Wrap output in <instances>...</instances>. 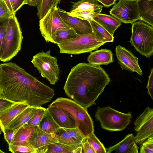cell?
I'll use <instances>...</instances> for the list:
<instances>
[{"label":"cell","instance_id":"1","mask_svg":"<svg viewBox=\"0 0 153 153\" xmlns=\"http://www.w3.org/2000/svg\"><path fill=\"white\" fill-rule=\"evenodd\" d=\"M0 66V94L4 98L39 107L54 96L53 89L16 63H1Z\"/></svg>","mask_w":153,"mask_h":153},{"label":"cell","instance_id":"2","mask_svg":"<svg viewBox=\"0 0 153 153\" xmlns=\"http://www.w3.org/2000/svg\"><path fill=\"white\" fill-rule=\"evenodd\" d=\"M111 79L100 65L80 63L71 69L64 86L70 99L87 109L93 105Z\"/></svg>","mask_w":153,"mask_h":153},{"label":"cell","instance_id":"3","mask_svg":"<svg viewBox=\"0 0 153 153\" xmlns=\"http://www.w3.org/2000/svg\"><path fill=\"white\" fill-rule=\"evenodd\" d=\"M49 106L59 107L70 113L75 120L78 130L84 137L86 138L94 133L93 122L87 109L73 100L64 97H59Z\"/></svg>","mask_w":153,"mask_h":153},{"label":"cell","instance_id":"4","mask_svg":"<svg viewBox=\"0 0 153 153\" xmlns=\"http://www.w3.org/2000/svg\"><path fill=\"white\" fill-rule=\"evenodd\" d=\"M130 42L141 55L149 59L153 54V27L142 21L132 23Z\"/></svg>","mask_w":153,"mask_h":153},{"label":"cell","instance_id":"5","mask_svg":"<svg viewBox=\"0 0 153 153\" xmlns=\"http://www.w3.org/2000/svg\"><path fill=\"white\" fill-rule=\"evenodd\" d=\"M131 113H125L115 110L110 106L98 107L95 117L99 121L104 129L111 131H121L129 124L132 118Z\"/></svg>","mask_w":153,"mask_h":153},{"label":"cell","instance_id":"6","mask_svg":"<svg viewBox=\"0 0 153 153\" xmlns=\"http://www.w3.org/2000/svg\"><path fill=\"white\" fill-rule=\"evenodd\" d=\"M105 43L97 39L92 32L78 35L74 39L57 45L60 53L76 55L91 52Z\"/></svg>","mask_w":153,"mask_h":153},{"label":"cell","instance_id":"7","mask_svg":"<svg viewBox=\"0 0 153 153\" xmlns=\"http://www.w3.org/2000/svg\"><path fill=\"white\" fill-rule=\"evenodd\" d=\"M23 39L19 23L15 16L9 20L0 60L4 62H7L16 56L21 49Z\"/></svg>","mask_w":153,"mask_h":153},{"label":"cell","instance_id":"8","mask_svg":"<svg viewBox=\"0 0 153 153\" xmlns=\"http://www.w3.org/2000/svg\"><path fill=\"white\" fill-rule=\"evenodd\" d=\"M50 53V50L39 52L33 56L31 62L41 76L54 85L59 79L60 69L57 58L51 56Z\"/></svg>","mask_w":153,"mask_h":153},{"label":"cell","instance_id":"9","mask_svg":"<svg viewBox=\"0 0 153 153\" xmlns=\"http://www.w3.org/2000/svg\"><path fill=\"white\" fill-rule=\"evenodd\" d=\"M39 30L46 42L53 43L56 32L70 28L63 21L58 11L57 6L52 7L39 21Z\"/></svg>","mask_w":153,"mask_h":153},{"label":"cell","instance_id":"10","mask_svg":"<svg viewBox=\"0 0 153 153\" xmlns=\"http://www.w3.org/2000/svg\"><path fill=\"white\" fill-rule=\"evenodd\" d=\"M137 0H120L114 4L109 13L120 22L132 23L140 20Z\"/></svg>","mask_w":153,"mask_h":153},{"label":"cell","instance_id":"11","mask_svg":"<svg viewBox=\"0 0 153 153\" xmlns=\"http://www.w3.org/2000/svg\"><path fill=\"white\" fill-rule=\"evenodd\" d=\"M137 133L134 137L137 144L140 145L146 139L153 136V109L148 106L134 122Z\"/></svg>","mask_w":153,"mask_h":153},{"label":"cell","instance_id":"12","mask_svg":"<svg viewBox=\"0 0 153 153\" xmlns=\"http://www.w3.org/2000/svg\"><path fill=\"white\" fill-rule=\"evenodd\" d=\"M115 52L118 62L122 70L136 72L142 76L143 72L139 65L138 59L132 53L120 45L117 46Z\"/></svg>","mask_w":153,"mask_h":153},{"label":"cell","instance_id":"13","mask_svg":"<svg viewBox=\"0 0 153 153\" xmlns=\"http://www.w3.org/2000/svg\"><path fill=\"white\" fill-rule=\"evenodd\" d=\"M58 13L66 24L73 29L78 35L86 34L92 32L89 22L69 15L68 12L57 7Z\"/></svg>","mask_w":153,"mask_h":153},{"label":"cell","instance_id":"14","mask_svg":"<svg viewBox=\"0 0 153 153\" xmlns=\"http://www.w3.org/2000/svg\"><path fill=\"white\" fill-rule=\"evenodd\" d=\"M56 142L57 141L54 134L46 133L37 126L30 143L36 153H46L47 146Z\"/></svg>","mask_w":153,"mask_h":153},{"label":"cell","instance_id":"15","mask_svg":"<svg viewBox=\"0 0 153 153\" xmlns=\"http://www.w3.org/2000/svg\"><path fill=\"white\" fill-rule=\"evenodd\" d=\"M47 109L59 127L64 128H76L74 118L67 111L57 107L49 106Z\"/></svg>","mask_w":153,"mask_h":153},{"label":"cell","instance_id":"16","mask_svg":"<svg viewBox=\"0 0 153 153\" xmlns=\"http://www.w3.org/2000/svg\"><path fill=\"white\" fill-rule=\"evenodd\" d=\"M30 106L25 102H18L0 112V128L2 131L19 114Z\"/></svg>","mask_w":153,"mask_h":153},{"label":"cell","instance_id":"17","mask_svg":"<svg viewBox=\"0 0 153 153\" xmlns=\"http://www.w3.org/2000/svg\"><path fill=\"white\" fill-rule=\"evenodd\" d=\"M107 153H138V147L133 134H129L117 144L106 148Z\"/></svg>","mask_w":153,"mask_h":153},{"label":"cell","instance_id":"18","mask_svg":"<svg viewBox=\"0 0 153 153\" xmlns=\"http://www.w3.org/2000/svg\"><path fill=\"white\" fill-rule=\"evenodd\" d=\"M37 126L24 125L20 127L16 132L10 145H22L32 147L30 142Z\"/></svg>","mask_w":153,"mask_h":153},{"label":"cell","instance_id":"19","mask_svg":"<svg viewBox=\"0 0 153 153\" xmlns=\"http://www.w3.org/2000/svg\"><path fill=\"white\" fill-rule=\"evenodd\" d=\"M87 60L89 63L100 65H107L114 61L113 54L109 49H101L91 52L88 56Z\"/></svg>","mask_w":153,"mask_h":153},{"label":"cell","instance_id":"20","mask_svg":"<svg viewBox=\"0 0 153 153\" xmlns=\"http://www.w3.org/2000/svg\"><path fill=\"white\" fill-rule=\"evenodd\" d=\"M92 19L113 36L116 30L121 24L120 22L113 16L101 13L96 14L93 17Z\"/></svg>","mask_w":153,"mask_h":153},{"label":"cell","instance_id":"21","mask_svg":"<svg viewBox=\"0 0 153 153\" xmlns=\"http://www.w3.org/2000/svg\"><path fill=\"white\" fill-rule=\"evenodd\" d=\"M38 107L29 106L19 114L6 128L16 129L24 125L32 117Z\"/></svg>","mask_w":153,"mask_h":153},{"label":"cell","instance_id":"22","mask_svg":"<svg viewBox=\"0 0 153 153\" xmlns=\"http://www.w3.org/2000/svg\"><path fill=\"white\" fill-rule=\"evenodd\" d=\"M141 21L153 27V0H137Z\"/></svg>","mask_w":153,"mask_h":153},{"label":"cell","instance_id":"23","mask_svg":"<svg viewBox=\"0 0 153 153\" xmlns=\"http://www.w3.org/2000/svg\"><path fill=\"white\" fill-rule=\"evenodd\" d=\"M72 3L71 12L91 10L99 13H100L102 8L97 0H80Z\"/></svg>","mask_w":153,"mask_h":153},{"label":"cell","instance_id":"24","mask_svg":"<svg viewBox=\"0 0 153 153\" xmlns=\"http://www.w3.org/2000/svg\"><path fill=\"white\" fill-rule=\"evenodd\" d=\"M38 126L43 131L52 134L59 127L53 120L47 108Z\"/></svg>","mask_w":153,"mask_h":153},{"label":"cell","instance_id":"25","mask_svg":"<svg viewBox=\"0 0 153 153\" xmlns=\"http://www.w3.org/2000/svg\"><path fill=\"white\" fill-rule=\"evenodd\" d=\"M89 22L92 27V32L97 39L105 43L114 41L113 36L105 28L93 19Z\"/></svg>","mask_w":153,"mask_h":153},{"label":"cell","instance_id":"26","mask_svg":"<svg viewBox=\"0 0 153 153\" xmlns=\"http://www.w3.org/2000/svg\"><path fill=\"white\" fill-rule=\"evenodd\" d=\"M78 35L71 28L60 29L56 32L53 38V43L58 44L66 42L76 38Z\"/></svg>","mask_w":153,"mask_h":153},{"label":"cell","instance_id":"27","mask_svg":"<svg viewBox=\"0 0 153 153\" xmlns=\"http://www.w3.org/2000/svg\"><path fill=\"white\" fill-rule=\"evenodd\" d=\"M82 144L67 145L56 142L47 146L46 153H73V151Z\"/></svg>","mask_w":153,"mask_h":153},{"label":"cell","instance_id":"28","mask_svg":"<svg viewBox=\"0 0 153 153\" xmlns=\"http://www.w3.org/2000/svg\"><path fill=\"white\" fill-rule=\"evenodd\" d=\"M53 134L58 143L67 145L77 144L64 128L59 127Z\"/></svg>","mask_w":153,"mask_h":153},{"label":"cell","instance_id":"29","mask_svg":"<svg viewBox=\"0 0 153 153\" xmlns=\"http://www.w3.org/2000/svg\"><path fill=\"white\" fill-rule=\"evenodd\" d=\"M86 140L90 144L96 153H107L106 148L94 133L86 138Z\"/></svg>","mask_w":153,"mask_h":153},{"label":"cell","instance_id":"30","mask_svg":"<svg viewBox=\"0 0 153 153\" xmlns=\"http://www.w3.org/2000/svg\"><path fill=\"white\" fill-rule=\"evenodd\" d=\"M97 14L91 10L78 11L68 12L69 15L78 18L80 19L89 21L92 19V18Z\"/></svg>","mask_w":153,"mask_h":153},{"label":"cell","instance_id":"31","mask_svg":"<svg viewBox=\"0 0 153 153\" xmlns=\"http://www.w3.org/2000/svg\"><path fill=\"white\" fill-rule=\"evenodd\" d=\"M46 108L41 106L38 107L30 120L25 125L26 126H38L44 114Z\"/></svg>","mask_w":153,"mask_h":153},{"label":"cell","instance_id":"32","mask_svg":"<svg viewBox=\"0 0 153 153\" xmlns=\"http://www.w3.org/2000/svg\"><path fill=\"white\" fill-rule=\"evenodd\" d=\"M9 19H6L0 20V59L4 47L7 28Z\"/></svg>","mask_w":153,"mask_h":153},{"label":"cell","instance_id":"33","mask_svg":"<svg viewBox=\"0 0 153 153\" xmlns=\"http://www.w3.org/2000/svg\"><path fill=\"white\" fill-rule=\"evenodd\" d=\"M52 0H41L37 7V16L39 19H42L51 8Z\"/></svg>","mask_w":153,"mask_h":153},{"label":"cell","instance_id":"34","mask_svg":"<svg viewBox=\"0 0 153 153\" xmlns=\"http://www.w3.org/2000/svg\"><path fill=\"white\" fill-rule=\"evenodd\" d=\"M69 135L76 143L82 144L86 138L79 132L76 128H64Z\"/></svg>","mask_w":153,"mask_h":153},{"label":"cell","instance_id":"35","mask_svg":"<svg viewBox=\"0 0 153 153\" xmlns=\"http://www.w3.org/2000/svg\"><path fill=\"white\" fill-rule=\"evenodd\" d=\"M8 149L10 151L13 153H36V150L33 148L24 145H8Z\"/></svg>","mask_w":153,"mask_h":153},{"label":"cell","instance_id":"36","mask_svg":"<svg viewBox=\"0 0 153 153\" xmlns=\"http://www.w3.org/2000/svg\"><path fill=\"white\" fill-rule=\"evenodd\" d=\"M140 145V153H153V136L146 139Z\"/></svg>","mask_w":153,"mask_h":153},{"label":"cell","instance_id":"37","mask_svg":"<svg viewBox=\"0 0 153 153\" xmlns=\"http://www.w3.org/2000/svg\"><path fill=\"white\" fill-rule=\"evenodd\" d=\"M14 16L5 3L2 0H0V20Z\"/></svg>","mask_w":153,"mask_h":153},{"label":"cell","instance_id":"38","mask_svg":"<svg viewBox=\"0 0 153 153\" xmlns=\"http://www.w3.org/2000/svg\"><path fill=\"white\" fill-rule=\"evenodd\" d=\"M19 128L14 129L6 128L2 131L4 134V139L8 143V145H11L14 136Z\"/></svg>","mask_w":153,"mask_h":153},{"label":"cell","instance_id":"39","mask_svg":"<svg viewBox=\"0 0 153 153\" xmlns=\"http://www.w3.org/2000/svg\"><path fill=\"white\" fill-rule=\"evenodd\" d=\"M18 102H16L4 98H0V112L11 106Z\"/></svg>","mask_w":153,"mask_h":153},{"label":"cell","instance_id":"40","mask_svg":"<svg viewBox=\"0 0 153 153\" xmlns=\"http://www.w3.org/2000/svg\"><path fill=\"white\" fill-rule=\"evenodd\" d=\"M148 93L150 95L152 99L153 100V69L152 68L151 73L149 76V79L147 86L146 87Z\"/></svg>","mask_w":153,"mask_h":153},{"label":"cell","instance_id":"41","mask_svg":"<svg viewBox=\"0 0 153 153\" xmlns=\"http://www.w3.org/2000/svg\"><path fill=\"white\" fill-rule=\"evenodd\" d=\"M25 4H27V0H13L12 7L15 14L23 5Z\"/></svg>","mask_w":153,"mask_h":153},{"label":"cell","instance_id":"42","mask_svg":"<svg viewBox=\"0 0 153 153\" xmlns=\"http://www.w3.org/2000/svg\"><path fill=\"white\" fill-rule=\"evenodd\" d=\"M82 148L83 153H96L94 150L86 140L82 144Z\"/></svg>","mask_w":153,"mask_h":153},{"label":"cell","instance_id":"43","mask_svg":"<svg viewBox=\"0 0 153 153\" xmlns=\"http://www.w3.org/2000/svg\"><path fill=\"white\" fill-rule=\"evenodd\" d=\"M101 3L105 7H108L115 4L116 0H97Z\"/></svg>","mask_w":153,"mask_h":153},{"label":"cell","instance_id":"44","mask_svg":"<svg viewBox=\"0 0 153 153\" xmlns=\"http://www.w3.org/2000/svg\"><path fill=\"white\" fill-rule=\"evenodd\" d=\"M41 0H27V4L31 6H38Z\"/></svg>","mask_w":153,"mask_h":153},{"label":"cell","instance_id":"45","mask_svg":"<svg viewBox=\"0 0 153 153\" xmlns=\"http://www.w3.org/2000/svg\"><path fill=\"white\" fill-rule=\"evenodd\" d=\"M6 4V5L8 7L10 10L11 13L14 16H15V14L13 11L12 6L10 0H2Z\"/></svg>","mask_w":153,"mask_h":153},{"label":"cell","instance_id":"46","mask_svg":"<svg viewBox=\"0 0 153 153\" xmlns=\"http://www.w3.org/2000/svg\"><path fill=\"white\" fill-rule=\"evenodd\" d=\"M83 149L82 146L78 147L75 149L73 151V153H82Z\"/></svg>","mask_w":153,"mask_h":153},{"label":"cell","instance_id":"47","mask_svg":"<svg viewBox=\"0 0 153 153\" xmlns=\"http://www.w3.org/2000/svg\"><path fill=\"white\" fill-rule=\"evenodd\" d=\"M61 0H52L51 7H54L57 6V4L60 3Z\"/></svg>","mask_w":153,"mask_h":153},{"label":"cell","instance_id":"48","mask_svg":"<svg viewBox=\"0 0 153 153\" xmlns=\"http://www.w3.org/2000/svg\"><path fill=\"white\" fill-rule=\"evenodd\" d=\"M4 97L1 94H0V98H4Z\"/></svg>","mask_w":153,"mask_h":153},{"label":"cell","instance_id":"49","mask_svg":"<svg viewBox=\"0 0 153 153\" xmlns=\"http://www.w3.org/2000/svg\"><path fill=\"white\" fill-rule=\"evenodd\" d=\"M0 153H4V152H3L1 150H0Z\"/></svg>","mask_w":153,"mask_h":153},{"label":"cell","instance_id":"50","mask_svg":"<svg viewBox=\"0 0 153 153\" xmlns=\"http://www.w3.org/2000/svg\"><path fill=\"white\" fill-rule=\"evenodd\" d=\"M1 134V131L0 130V135Z\"/></svg>","mask_w":153,"mask_h":153},{"label":"cell","instance_id":"51","mask_svg":"<svg viewBox=\"0 0 153 153\" xmlns=\"http://www.w3.org/2000/svg\"></svg>","mask_w":153,"mask_h":153}]
</instances>
